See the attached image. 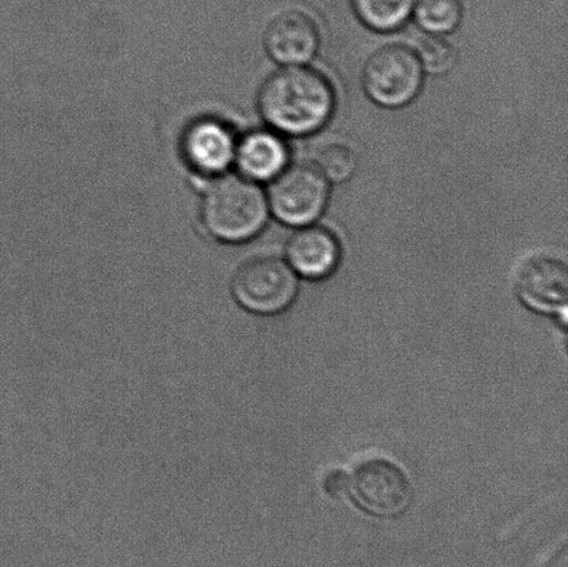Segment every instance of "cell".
<instances>
[{
  "label": "cell",
  "mask_w": 568,
  "mask_h": 567,
  "mask_svg": "<svg viewBox=\"0 0 568 567\" xmlns=\"http://www.w3.org/2000/svg\"><path fill=\"white\" fill-rule=\"evenodd\" d=\"M258 105L264 120L276 132L308 136L332 120L336 92L321 71L290 65L277 70L264 82Z\"/></svg>",
  "instance_id": "cell-1"
},
{
  "label": "cell",
  "mask_w": 568,
  "mask_h": 567,
  "mask_svg": "<svg viewBox=\"0 0 568 567\" xmlns=\"http://www.w3.org/2000/svg\"><path fill=\"white\" fill-rule=\"evenodd\" d=\"M268 214V199L263 189L246 176H226L216 182L203 204L205 225L225 242H246L257 236Z\"/></svg>",
  "instance_id": "cell-2"
},
{
  "label": "cell",
  "mask_w": 568,
  "mask_h": 567,
  "mask_svg": "<svg viewBox=\"0 0 568 567\" xmlns=\"http://www.w3.org/2000/svg\"><path fill=\"white\" fill-rule=\"evenodd\" d=\"M425 71L414 49L400 43L377 49L366 60L362 87L373 103L400 109L419 97Z\"/></svg>",
  "instance_id": "cell-3"
},
{
  "label": "cell",
  "mask_w": 568,
  "mask_h": 567,
  "mask_svg": "<svg viewBox=\"0 0 568 567\" xmlns=\"http://www.w3.org/2000/svg\"><path fill=\"white\" fill-rule=\"evenodd\" d=\"M298 291V275L287 261L274 255L247 261L232 282L236 303L248 313L261 316L283 314L292 307Z\"/></svg>",
  "instance_id": "cell-4"
},
{
  "label": "cell",
  "mask_w": 568,
  "mask_h": 567,
  "mask_svg": "<svg viewBox=\"0 0 568 567\" xmlns=\"http://www.w3.org/2000/svg\"><path fill=\"white\" fill-rule=\"evenodd\" d=\"M331 200V182L315 164L286 166L272 180L268 204L276 219L288 226L320 220Z\"/></svg>",
  "instance_id": "cell-5"
},
{
  "label": "cell",
  "mask_w": 568,
  "mask_h": 567,
  "mask_svg": "<svg viewBox=\"0 0 568 567\" xmlns=\"http://www.w3.org/2000/svg\"><path fill=\"white\" fill-rule=\"evenodd\" d=\"M348 492L366 514L386 519L404 515L414 498L409 477L387 459H367L356 466Z\"/></svg>",
  "instance_id": "cell-6"
},
{
  "label": "cell",
  "mask_w": 568,
  "mask_h": 567,
  "mask_svg": "<svg viewBox=\"0 0 568 567\" xmlns=\"http://www.w3.org/2000/svg\"><path fill=\"white\" fill-rule=\"evenodd\" d=\"M517 296L534 313L567 322L568 271L564 261L539 255L521 266L516 280Z\"/></svg>",
  "instance_id": "cell-7"
},
{
  "label": "cell",
  "mask_w": 568,
  "mask_h": 567,
  "mask_svg": "<svg viewBox=\"0 0 568 567\" xmlns=\"http://www.w3.org/2000/svg\"><path fill=\"white\" fill-rule=\"evenodd\" d=\"M343 249L331 230L320 225L300 226L288 239L286 261L295 274L310 281L332 276L342 263Z\"/></svg>",
  "instance_id": "cell-8"
},
{
  "label": "cell",
  "mask_w": 568,
  "mask_h": 567,
  "mask_svg": "<svg viewBox=\"0 0 568 567\" xmlns=\"http://www.w3.org/2000/svg\"><path fill=\"white\" fill-rule=\"evenodd\" d=\"M320 47L316 22L304 11H284L266 28L265 49L276 63L305 65L315 58Z\"/></svg>",
  "instance_id": "cell-9"
},
{
  "label": "cell",
  "mask_w": 568,
  "mask_h": 567,
  "mask_svg": "<svg viewBox=\"0 0 568 567\" xmlns=\"http://www.w3.org/2000/svg\"><path fill=\"white\" fill-rule=\"evenodd\" d=\"M237 144L232 132L219 121L204 120L189 128L183 150L193 169L215 175L225 171L236 158Z\"/></svg>",
  "instance_id": "cell-10"
},
{
  "label": "cell",
  "mask_w": 568,
  "mask_h": 567,
  "mask_svg": "<svg viewBox=\"0 0 568 567\" xmlns=\"http://www.w3.org/2000/svg\"><path fill=\"white\" fill-rule=\"evenodd\" d=\"M235 160L243 176L252 181H270L286 169L288 149L277 133L253 132L237 144Z\"/></svg>",
  "instance_id": "cell-11"
},
{
  "label": "cell",
  "mask_w": 568,
  "mask_h": 567,
  "mask_svg": "<svg viewBox=\"0 0 568 567\" xmlns=\"http://www.w3.org/2000/svg\"><path fill=\"white\" fill-rule=\"evenodd\" d=\"M351 8L365 27L376 32H393L414 16L417 0H349Z\"/></svg>",
  "instance_id": "cell-12"
},
{
  "label": "cell",
  "mask_w": 568,
  "mask_h": 567,
  "mask_svg": "<svg viewBox=\"0 0 568 567\" xmlns=\"http://www.w3.org/2000/svg\"><path fill=\"white\" fill-rule=\"evenodd\" d=\"M464 16V0H417L414 10L417 26L436 36L458 30Z\"/></svg>",
  "instance_id": "cell-13"
},
{
  "label": "cell",
  "mask_w": 568,
  "mask_h": 567,
  "mask_svg": "<svg viewBox=\"0 0 568 567\" xmlns=\"http://www.w3.org/2000/svg\"><path fill=\"white\" fill-rule=\"evenodd\" d=\"M415 53L419 59L423 71L432 75L448 74L454 70L458 53L453 43H449L444 36L427 33L417 39Z\"/></svg>",
  "instance_id": "cell-14"
},
{
  "label": "cell",
  "mask_w": 568,
  "mask_h": 567,
  "mask_svg": "<svg viewBox=\"0 0 568 567\" xmlns=\"http://www.w3.org/2000/svg\"><path fill=\"white\" fill-rule=\"evenodd\" d=\"M315 165L328 182L343 183L355 174L356 155L347 144L331 143L320 150Z\"/></svg>",
  "instance_id": "cell-15"
},
{
  "label": "cell",
  "mask_w": 568,
  "mask_h": 567,
  "mask_svg": "<svg viewBox=\"0 0 568 567\" xmlns=\"http://www.w3.org/2000/svg\"><path fill=\"white\" fill-rule=\"evenodd\" d=\"M323 490L328 497H343L349 490V477L342 469L328 472L325 479H323Z\"/></svg>",
  "instance_id": "cell-16"
}]
</instances>
